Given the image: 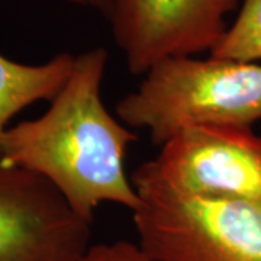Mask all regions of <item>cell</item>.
<instances>
[{
	"instance_id": "obj_10",
	"label": "cell",
	"mask_w": 261,
	"mask_h": 261,
	"mask_svg": "<svg viewBox=\"0 0 261 261\" xmlns=\"http://www.w3.org/2000/svg\"><path fill=\"white\" fill-rule=\"evenodd\" d=\"M67 2L73 3L75 6H80V8L96 10L106 18H108V15L111 12V6H112V0H67Z\"/></svg>"
},
{
	"instance_id": "obj_2",
	"label": "cell",
	"mask_w": 261,
	"mask_h": 261,
	"mask_svg": "<svg viewBox=\"0 0 261 261\" xmlns=\"http://www.w3.org/2000/svg\"><path fill=\"white\" fill-rule=\"evenodd\" d=\"M115 106L130 129L163 147L181 130L205 125L252 126L261 119V65L209 56L173 57L154 65Z\"/></svg>"
},
{
	"instance_id": "obj_3",
	"label": "cell",
	"mask_w": 261,
	"mask_h": 261,
	"mask_svg": "<svg viewBox=\"0 0 261 261\" xmlns=\"http://www.w3.org/2000/svg\"><path fill=\"white\" fill-rule=\"evenodd\" d=\"M137 243L155 261H261L260 199L178 195L137 168Z\"/></svg>"
},
{
	"instance_id": "obj_7",
	"label": "cell",
	"mask_w": 261,
	"mask_h": 261,
	"mask_svg": "<svg viewBox=\"0 0 261 261\" xmlns=\"http://www.w3.org/2000/svg\"><path fill=\"white\" fill-rule=\"evenodd\" d=\"M74 60L73 54L60 53L41 64H23L0 54V142L19 112L56 97L71 73Z\"/></svg>"
},
{
	"instance_id": "obj_4",
	"label": "cell",
	"mask_w": 261,
	"mask_h": 261,
	"mask_svg": "<svg viewBox=\"0 0 261 261\" xmlns=\"http://www.w3.org/2000/svg\"><path fill=\"white\" fill-rule=\"evenodd\" d=\"M138 168L178 195L261 200V135L251 126L189 128Z\"/></svg>"
},
{
	"instance_id": "obj_1",
	"label": "cell",
	"mask_w": 261,
	"mask_h": 261,
	"mask_svg": "<svg viewBox=\"0 0 261 261\" xmlns=\"http://www.w3.org/2000/svg\"><path fill=\"white\" fill-rule=\"evenodd\" d=\"M106 65L108 51L102 47L75 56L47 111L10 126L0 142V161L45 178L90 224L102 203L130 212L140 205L125 170L128 148L138 135L103 105Z\"/></svg>"
},
{
	"instance_id": "obj_8",
	"label": "cell",
	"mask_w": 261,
	"mask_h": 261,
	"mask_svg": "<svg viewBox=\"0 0 261 261\" xmlns=\"http://www.w3.org/2000/svg\"><path fill=\"white\" fill-rule=\"evenodd\" d=\"M209 56L241 63L261 60V0H243L235 22Z\"/></svg>"
},
{
	"instance_id": "obj_9",
	"label": "cell",
	"mask_w": 261,
	"mask_h": 261,
	"mask_svg": "<svg viewBox=\"0 0 261 261\" xmlns=\"http://www.w3.org/2000/svg\"><path fill=\"white\" fill-rule=\"evenodd\" d=\"M74 261H155L141 248L138 243L116 240L111 243L90 244Z\"/></svg>"
},
{
	"instance_id": "obj_6",
	"label": "cell",
	"mask_w": 261,
	"mask_h": 261,
	"mask_svg": "<svg viewBox=\"0 0 261 261\" xmlns=\"http://www.w3.org/2000/svg\"><path fill=\"white\" fill-rule=\"evenodd\" d=\"M92 224L44 177L0 161V261H74Z\"/></svg>"
},
{
	"instance_id": "obj_5",
	"label": "cell",
	"mask_w": 261,
	"mask_h": 261,
	"mask_svg": "<svg viewBox=\"0 0 261 261\" xmlns=\"http://www.w3.org/2000/svg\"><path fill=\"white\" fill-rule=\"evenodd\" d=\"M241 0H112L108 19L129 73L173 57L212 53Z\"/></svg>"
}]
</instances>
